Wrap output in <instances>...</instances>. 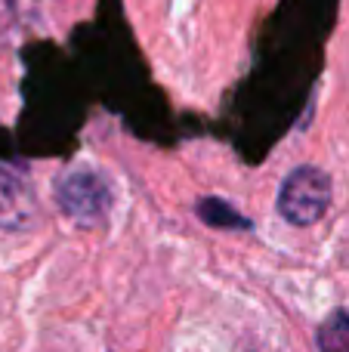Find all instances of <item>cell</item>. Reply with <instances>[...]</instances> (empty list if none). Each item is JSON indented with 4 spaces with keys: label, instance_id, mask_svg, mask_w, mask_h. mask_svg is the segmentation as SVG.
<instances>
[{
    "label": "cell",
    "instance_id": "cell-5",
    "mask_svg": "<svg viewBox=\"0 0 349 352\" xmlns=\"http://www.w3.org/2000/svg\"><path fill=\"white\" fill-rule=\"evenodd\" d=\"M322 352H349V312L334 309L319 328Z\"/></svg>",
    "mask_w": 349,
    "mask_h": 352
},
{
    "label": "cell",
    "instance_id": "cell-4",
    "mask_svg": "<svg viewBox=\"0 0 349 352\" xmlns=\"http://www.w3.org/2000/svg\"><path fill=\"white\" fill-rule=\"evenodd\" d=\"M198 217L204 219L207 226H216V229H251V219H245L238 210H235L232 204H226V201H216V198H204L198 201Z\"/></svg>",
    "mask_w": 349,
    "mask_h": 352
},
{
    "label": "cell",
    "instance_id": "cell-1",
    "mask_svg": "<svg viewBox=\"0 0 349 352\" xmlns=\"http://www.w3.org/2000/svg\"><path fill=\"white\" fill-rule=\"evenodd\" d=\"M331 207V176L319 167H297L284 179L278 210L291 226H315Z\"/></svg>",
    "mask_w": 349,
    "mask_h": 352
},
{
    "label": "cell",
    "instance_id": "cell-3",
    "mask_svg": "<svg viewBox=\"0 0 349 352\" xmlns=\"http://www.w3.org/2000/svg\"><path fill=\"white\" fill-rule=\"evenodd\" d=\"M37 223V198L34 188L16 173L0 167V229L22 232Z\"/></svg>",
    "mask_w": 349,
    "mask_h": 352
},
{
    "label": "cell",
    "instance_id": "cell-6",
    "mask_svg": "<svg viewBox=\"0 0 349 352\" xmlns=\"http://www.w3.org/2000/svg\"><path fill=\"white\" fill-rule=\"evenodd\" d=\"M10 3H16V0H10Z\"/></svg>",
    "mask_w": 349,
    "mask_h": 352
},
{
    "label": "cell",
    "instance_id": "cell-2",
    "mask_svg": "<svg viewBox=\"0 0 349 352\" xmlns=\"http://www.w3.org/2000/svg\"><path fill=\"white\" fill-rule=\"evenodd\" d=\"M56 198H59L62 210L71 219H78L80 226H99L111 204L109 186H105L102 176L93 170L68 173L65 179L59 182V188H56Z\"/></svg>",
    "mask_w": 349,
    "mask_h": 352
}]
</instances>
